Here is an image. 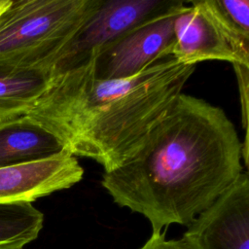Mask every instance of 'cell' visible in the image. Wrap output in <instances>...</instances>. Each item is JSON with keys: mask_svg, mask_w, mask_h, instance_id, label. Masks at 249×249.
<instances>
[{"mask_svg": "<svg viewBox=\"0 0 249 249\" xmlns=\"http://www.w3.org/2000/svg\"><path fill=\"white\" fill-rule=\"evenodd\" d=\"M242 172V141L224 110L182 92L101 185L158 233L171 224L188 227Z\"/></svg>", "mask_w": 249, "mask_h": 249, "instance_id": "6da1fadb", "label": "cell"}, {"mask_svg": "<svg viewBox=\"0 0 249 249\" xmlns=\"http://www.w3.org/2000/svg\"><path fill=\"white\" fill-rule=\"evenodd\" d=\"M195 70L168 56L133 77L101 80L89 62L52 75L24 115L55 135L65 151L110 172L137 150Z\"/></svg>", "mask_w": 249, "mask_h": 249, "instance_id": "7a4b0ae2", "label": "cell"}, {"mask_svg": "<svg viewBox=\"0 0 249 249\" xmlns=\"http://www.w3.org/2000/svg\"><path fill=\"white\" fill-rule=\"evenodd\" d=\"M101 0H11L0 16V67L52 64Z\"/></svg>", "mask_w": 249, "mask_h": 249, "instance_id": "3957f363", "label": "cell"}, {"mask_svg": "<svg viewBox=\"0 0 249 249\" xmlns=\"http://www.w3.org/2000/svg\"><path fill=\"white\" fill-rule=\"evenodd\" d=\"M170 56L187 65L223 60L249 67V39L224 20L214 0L190 1L175 18Z\"/></svg>", "mask_w": 249, "mask_h": 249, "instance_id": "277c9868", "label": "cell"}, {"mask_svg": "<svg viewBox=\"0 0 249 249\" xmlns=\"http://www.w3.org/2000/svg\"><path fill=\"white\" fill-rule=\"evenodd\" d=\"M182 0H101L55 56L52 75L88 64L102 47L129 29L180 6Z\"/></svg>", "mask_w": 249, "mask_h": 249, "instance_id": "5b68a950", "label": "cell"}, {"mask_svg": "<svg viewBox=\"0 0 249 249\" xmlns=\"http://www.w3.org/2000/svg\"><path fill=\"white\" fill-rule=\"evenodd\" d=\"M185 4L129 29L98 50L89 61L94 77L101 80L127 79L170 56L174 44V20Z\"/></svg>", "mask_w": 249, "mask_h": 249, "instance_id": "8992f818", "label": "cell"}, {"mask_svg": "<svg viewBox=\"0 0 249 249\" xmlns=\"http://www.w3.org/2000/svg\"><path fill=\"white\" fill-rule=\"evenodd\" d=\"M191 249H249V178L237 179L188 226Z\"/></svg>", "mask_w": 249, "mask_h": 249, "instance_id": "52a82bcc", "label": "cell"}, {"mask_svg": "<svg viewBox=\"0 0 249 249\" xmlns=\"http://www.w3.org/2000/svg\"><path fill=\"white\" fill-rule=\"evenodd\" d=\"M84 169L67 151L36 161L0 168V203L32 202L79 183Z\"/></svg>", "mask_w": 249, "mask_h": 249, "instance_id": "ba28073f", "label": "cell"}, {"mask_svg": "<svg viewBox=\"0 0 249 249\" xmlns=\"http://www.w3.org/2000/svg\"><path fill=\"white\" fill-rule=\"evenodd\" d=\"M62 151L59 139L29 117L0 120V168L44 160Z\"/></svg>", "mask_w": 249, "mask_h": 249, "instance_id": "9c48e42d", "label": "cell"}, {"mask_svg": "<svg viewBox=\"0 0 249 249\" xmlns=\"http://www.w3.org/2000/svg\"><path fill=\"white\" fill-rule=\"evenodd\" d=\"M51 77L44 68L0 67V119L24 115L46 90Z\"/></svg>", "mask_w": 249, "mask_h": 249, "instance_id": "30bf717a", "label": "cell"}, {"mask_svg": "<svg viewBox=\"0 0 249 249\" xmlns=\"http://www.w3.org/2000/svg\"><path fill=\"white\" fill-rule=\"evenodd\" d=\"M44 223V214L32 202L0 203V249H22L35 240Z\"/></svg>", "mask_w": 249, "mask_h": 249, "instance_id": "8fae6325", "label": "cell"}, {"mask_svg": "<svg viewBox=\"0 0 249 249\" xmlns=\"http://www.w3.org/2000/svg\"><path fill=\"white\" fill-rule=\"evenodd\" d=\"M224 20L238 34L249 39V0H214Z\"/></svg>", "mask_w": 249, "mask_h": 249, "instance_id": "7c38bea8", "label": "cell"}, {"mask_svg": "<svg viewBox=\"0 0 249 249\" xmlns=\"http://www.w3.org/2000/svg\"><path fill=\"white\" fill-rule=\"evenodd\" d=\"M238 84L240 89V97H241V108H242V124L243 127L247 129V115H248V80H249V67L233 64Z\"/></svg>", "mask_w": 249, "mask_h": 249, "instance_id": "4fadbf2b", "label": "cell"}, {"mask_svg": "<svg viewBox=\"0 0 249 249\" xmlns=\"http://www.w3.org/2000/svg\"><path fill=\"white\" fill-rule=\"evenodd\" d=\"M140 249H191V247L183 238L166 240L164 233L152 232L151 237Z\"/></svg>", "mask_w": 249, "mask_h": 249, "instance_id": "5bb4252c", "label": "cell"}, {"mask_svg": "<svg viewBox=\"0 0 249 249\" xmlns=\"http://www.w3.org/2000/svg\"><path fill=\"white\" fill-rule=\"evenodd\" d=\"M10 4L11 0H0V16L9 7Z\"/></svg>", "mask_w": 249, "mask_h": 249, "instance_id": "9a60e30c", "label": "cell"}, {"mask_svg": "<svg viewBox=\"0 0 249 249\" xmlns=\"http://www.w3.org/2000/svg\"><path fill=\"white\" fill-rule=\"evenodd\" d=\"M0 120H1V119H0Z\"/></svg>", "mask_w": 249, "mask_h": 249, "instance_id": "2e32d148", "label": "cell"}]
</instances>
